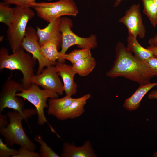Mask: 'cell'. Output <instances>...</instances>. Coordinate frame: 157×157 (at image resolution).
Listing matches in <instances>:
<instances>
[{
    "label": "cell",
    "mask_w": 157,
    "mask_h": 157,
    "mask_svg": "<svg viewBox=\"0 0 157 157\" xmlns=\"http://www.w3.org/2000/svg\"><path fill=\"white\" fill-rule=\"evenodd\" d=\"M73 26L72 20L66 17H61L60 29L61 33L62 42L60 51L62 56L66 53L71 47L76 45L80 49H95L98 44L96 36L94 34L88 37H80L74 33L71 29Z\"/></svg>",
    "instance_id": "cell-7"
},
{
    "label": "cell",
    "mask_w": 157,
    "mask_h": 157,
    "mask_svg": "<svg viewBox=\"0 0 157 157\" xmlns=\"http://www.w3.org/2000/svg\"><path fill=\"white\" fill-rule=\"evenodd\" d=\"M37 114L36 109H23L22 113L14 110L7 114L10 123L6 127L0 128V132L5 138L7 145H18L21 147L34 151L36 146L26 134L22 125V121Z\"/></svg>",
    "instance_id": "cell-3"
},
{
    "label": "cell",
    "mask_w": 157,
    "mask_h": 157,
    "mask_svg": "<svg viewBox=\"0 0 157 157\" xmlns=\"http://www.w3.org/2000/svg\"><path fill=\"white\" fill-rule=\"evenodd\" d=\"M21 46L11 54L4 47L0 50V69L19 70L23 77L22 84L23 89H27L31 85V79L34 74V68L36 60L26 53Z\"/></svg>",
    "instance_id": "cell-2"
},
{
    "label": "cell",
    "mask_w": 157,
    "mask_h": 157,
    "mask_svg": "<svg viewBox=\"0 0 157 157\" xmlns=\"http://www.w3.org/2000/svg\"><path fill=\"white\" fill-rule=\"evenodd\" d=\"M0 128L5 127L6 125H7L6 117L2 115H0Z\"/></svg>",
    "instance_id": "cell-31"
},
{
    "label": "cell",
    "mask_w": 157,
    "mask_h": 157,
    "mask_svg": "<svg viewBox=\"0 0 157 157\" xmlns=\"http://www.w3.org/2000/svg\"><path fill=\"white\" fill-rule=\"evenodd\" d=\"M40 154L33 151H31L26 148L20 147L18 153L14 157H39Z\"/></svg>",
    "instance_id": "cell-27"
},
{
    "label": "cell",
    "mask_w": 157,
    "mask_h": 157,
    "mask_svg": "<svg viewBox=\"0 0 157 157\" xmlns=\"http://www.w3.org/2000/svg\"><path fill=\"white\" fill-rule=\"evenodd\" d=\"M38 37L36 30L31 26L27 27L22 47L38 61V67L36 74L41 73L44 67L54 65L56 64L51 62L44 57L38 42Z\"/></svg>",
    "instance_id": "cell-9"
},
{
    "label": "cell",
    "mask_w": 157,
    "mask_h": 157,
    "mask_svg": "<svg viewBox=\"0 0 157 157\" xmlns=\"http://www.w3.org/2000/svg\"><path fill=\"white\" fill-rule=\"evenodd\" d=\"M41 52L49 61L56 64L58 62H63L61 60L62 55L58 51L57 45L51 42H48L40 46Z\"/></svg>",
    "instance_id": "cell-20"
},
{
    "label": "cell",
    "mask_w": 157,
    "mask_h": 157,
    "mask_svg": "<svg viewBox=\"0 0 157 157\" xmlns=\"http://www.w3.org/2000/svg\"><path fill=\"white\" fill-rule=\"evenodd\" d=\"M157 86V82L140 85L134 93L125 101L124 107L129 111L136 110L140 107L141 100L144 95L152 88Z\"/></svg>",
    "instance_id": "cell-16"
},
{
    "label": "cell",
    "mask_w": 157,
    "mask_h": 157,
    "mask_svg": "<svg viewBox=\"0 0 157 157\" xmlns=\"http://www.w3.org/2000/svg\"><path fill=\"white\" fill-rule=\"evenodd\" d=\"M34 140L40 145V154L41 157H59L60 156L48 146L40 136H37L34 138Z\"/></svg>",
    "instance_id": "cell-24"
},
{
    "label": "cell",
    "mask_w": 157,
    "mask_h": 157,
    "mask_svg": "<svg viewBox=\"0 0 157 157\" xmlns=\"http://www.w3.org/2000/svg\"><path fill=\"white\" fill-rule=\"evenodd\" d=\"M40 18L49 23L64 16L76 17L78 9L73 0H59L52 2L37 3L31 4Z\"/></svg>",
    "instance_id": "cell-4"
},
{
    "label": "cell",
    "mask_w": 157,
    "mask_h": 157,
    "mask_svg": "<svg viewBox=\"0 0 157 157\" xmlns=\"http://www.w3.org/2000/svg\"><path fill=\"white\" fill-rule=\"evenodd\" d=\"M156 153H157V154H157V152H156Z\"/></svg>",
    "instance_id": "cell-35"
},
{
    "label": "cell",
    "mask_w": 157,
    "mask_h": 157,
    "mask_svg": "<svg viewBox=\"0 0 157 157\" xmlns=\"http://www.w3.org/2000/svg\"><path fill=\"white\" fill-rule=\"evenodd\" d=\"M55 67L62 78L66 95L72 97L75 95L77 91L78 86L74 80L76 74L72 65L66 64L64 62H57Z\"/></svg>",
    "instance_id": "cell-13"
},
{
    "label": "cell",
    "mask_w": 157,
    "mask_h": 157,
    "mask_svg": "<svg viewBox=\"0 0 157 157\" xmlns=\"http://www.w3.org/2000/svg\"><path fill=\"white\" fill-rule=\"evenodd\" d=\"M61 17L49 22L44 28L36 27L38 42L40 46L47 42H51L57 45L58 49L61 47L62 37L60 29Z\"/></svg>",
    "instance_id": "cell-12"
},
{
    "label": "cell",
    "mask_w": 157,
    "mask_h": 157,
    "mask_svg": "<svg viewBox=\"0 0 157 157\" xmlns=\"http://www.w3.org/2000/svg\"><path fill=\"white\" fill-rule=\"evenodd\" d=\"M143 12L147 16L154 27L157 25V6L154 0H141Z\"/></svg>",
    "instance_id": "cell-21"
},
{
    "label": "cell",
    "mask_w": 157,
    "mask_h": 157,
    "mask_svg": "<svg viewBox=\"0 0 157 157\" xmlns=\"http://www.w3.org/2000/svg\"><path fill=\"white\" fill-rule=\"evenodd\" d=\"M91 56L92 55L90 49H75L69 53L62 55L61 60L63 62H64L65 60H68L73 64L80 60Z\"/></svg>",
    "instance_id": "cell-22"
},
{
    "label": "cell",
    "mask_w": 157,
    "mask_h": 157,
    "mask_svg": "<svg viewBox=\"0 0 157 157\" xmlns=\"http://www.w3.org/2000/svg\"><path fill=\"white\" fill-rule=\"evenodd\" d=\"M23 89L22 83L8 78L3 84L0 94V110L5 108L12 109L19 112H22L24 106L23 101L16 94V92Z\"/></svg>",
    "instance_id": "cell-8"
},
{
    "label": "cell",
    "mask_w": 157,
    "mask_h": 157,
    "mask_svg": "<svg viewBox=\"0 0 157 157\" xmlns=\"http://www.w3.org/2000/svg\"><path fill=\"white\" fill-rule=\"evenodd\" d=\"M148 43L150 46H157V34H156L153 37L149 39Z\"/></svg>",
    "instance_id": "cell-29"
},
{
    "label": "cell",
    "mask_w": 157,
    "mask_h": 157,
    "mask_svg": "<svg viewBox=\"0 0 157 157\" xmlns=\"http://www.w3.org/2000/svg\"><path fill=\"white\" fill-rule=\"evenodd\" d=\"M149 99H157V90L152 91L149 94L148 96Z\"/></svg>",
    "instance_id": "cell-30"
},
{
    "label": "cell",
    "mask_w": 157,
    "mask_h": 157,
    "mask_svg": "<svg viewBox=\"0 0 157 157\" xmlns=\"http://www.w3.org/2000/svg\"><path fill=\"white\" fill-rule=\"evenodd\" d=\"M150 69L155 76H157V56H153L144 61Z\"/></svg>",
    "instance_id": "cell-28"
},
{
    "label": "cell",
    "mask_w": 157,
    "mask_h": 157,
    "mask_svg": "<svg viewBox=\"0 0 157 157\" xmlns=\"http://www.w3.org/2000/svg\"><path fill=\"white\" fill-rule=\"evenodd\" d=\"M18 153V151L9 148L7 144H5L2 139H0V157H14Z\"/></svg>",
    "instance_id": "cell-25"
},
{
    "label": "cell",
    "mask_w": 157,
    "mask_h": 157,
    "mask_svg": "<svg viewBox=\"0 0 157 157\" xmlns=\"http://www.w3.org/2000/svg\"><path fill=\"white\" fill-rule=\"evenodd\" d=\"M147 48L154 55L157 56V46H150Z\"/></svg>",
    "instance_id": "cell-32"
},
{
    "label": "cell",
    "mask_w": 157,
    "mask_h": 157,
    "mask_svg": "<svg viewBox=\"0 0 157 157\" xmlns=\"http://www.w3.org/2000/svg\"><path fill=\"white\" fill-rule=\"evenodd\" d=\"M9 5L14 4L17 6L31 7V4L36 0H2ZM51 1V0H48Z\"/></svg>",
    "instance_id": "cell-26"
},
{
    "label": "cell",
    "mask_w": 157,
    "mask_h": 157,
    "mask_svg": "<svg viewBox=\"0 0 157 157\" xmlns=\"http://www.w3.org/2000/svg\"><path fill=\"white\" fill-rule=\"evenodd\" d=\"M31 83L44 89L53 90L59 95H63L64 92L63 84L54 65L47 67L40 74L34 75L31 78Z\"/></svg>",
    "instance_id": "cell-10"
},
{
    "label": "cell",
    "mask_w": 157,
    "mask_h": 157,
    "mask_svg": "<svg viewBox=\"0 0 157 157\" xmlns=\"http://www.w3.org/2000/svg\"><path fill=\"white\" fill-rule=\"evenodd\" d=\"M61 156L63 157H96L97 156L90 141L87 140L82 145L65 142L63 144Z\"/></svg>",
    "instance_id": "cell-14"
},
{
    "label": "cell",
    "mask_w": 157,
    "mask_h": 157,
    "mask_svg": "<svg viewBox=\"0 0 157 157\" xmlns=\"http://www.w3.org/2000/svg\"><path fill=\"white\" fill-rule=\"evenodd\" d=\"M20 91V93H16V96L26 99L35 106L38 115V124L43 125L47 122L52 131L56 133L47 120L44 115V109L48 107L47 104V99L58 98V94L53 90L42 89L38 86L33 84H32L28 88L22 89Z\"/></svg>",
    "instance_id": "cell-6"
},
{
    "label": "cell",
    "mask_w": 157,
    "mask_h": 157,
    "mask_svg": "<svg viewBox=\"0 0 157 157\" xmlns=\"http://www.w3.org/2000/svg\"><path fill=\"white\" fill-rule=\"evenodd\" d=\"M5 2L0 3V22L9 27L14 17L15 8H11Z\"/></svg>",
    "instance_id": "cell-23"
},
{
    "label": "cell",
    "mask_w": 157,
    "mask_h": 157,
    "mask_svg": "<svg viewBox=\"0 0 157 157\" xmlns=\"http://www.w3.org/2000/svg\"><path fill=\"white\" fill-rule=\"evenodd\" d=\"M119 22L126 26L129 35L136 38L138 36L141 39L145 37V28L140 12V4H133L126 11L124 15L119 19Z\"/></svg>",
    "instance_id": "cell-11"
},
{
    "label": "cell",
    "mask_w": 157,
    "mask_h": 157,
    "mask_svg": "<svg viewBox=\"0 0 157 157\" xmlns=\"http://www.w3.org/2000/svg\"><path fill=\"white\" fill-rule=\"evenodd\" d=\"M30 8L17 6L15 8L14 18L7 33L8 40L13 52L22 46L27 23L35 15Z\"/></svg>",
    "instance_id": "cell-5"
},
{
    "label": "cell",
    "mask_w": 157,
    "mask_h": 157,
    "mask_svg": "<svg viewBox=\"0 0 157 157\" xmlns=\"http://www.w3.org/2000/svg\"><path fill=\"white\" fill-rule=\"evenodd\" d=\"M154 1L157 6V0H154Z\"/></svg>",
    "instance_id": "cell-34"
},
{
    "label": "cell",
    "mask_w": 157,
    "mask_h": 157,
    "mask_svg": "<svg viewBox=\"0 0 157 157\" xmlns=\"http://www.w3.org/2000/svg\"><path fill=\"white\" fill-rule=\"evenodd\" d=\"M74 98L65 95L61 98H50L48 102V114L55 117L62 111L68 107Z\"/></svg>",
    "instance_id": "cell-18"
},
{
    "label": "cell",
    "mask_w": 157,
    "mask_h": 157,
    "mask_svg": "<svg viewBox=\"0 0 157 157\" xmlns=\"http://www.w3.org/2000/svg\"><path fill=\"white\" fill-rule=\"evenodd\" d=\"M117 0V1H116L114 3V6H118L122 0Z\"/></svg>",
    "instance_id": "cell-33"
},
{
    "label": "cell",
    "mask_w": 157,
    "mask_h": 157,
    "mask_svg": "<svg viewBox=\"0 0 157 157\" xmlns=\"http://www.w3.org/2000/svg\"><path fill=\"white\" fill-rule=\"evenodd\" d=\"M91 97L90 94H87L80 97L74 98L69 106L60 112L56 117L62 120L79 117L84 112V106Z\"/></svg>",
    "instance_id": "cell-15"
},
{
    "label": "cell",
    "mask_w": 157,
    "mask_h": 157,
    "mask_svg": "<svg viewBox=\"0 0 157 157\" xmlns=\"http://www.w3.org/2000/svg\"><path fill=\"white\" fill-rule=\"evenodd\" d=\"M126 48L139 59L144 61L154 55L147 48L142 47L138 42L137 38L129 35Z\"/></svg>",
    "instance_id": "cell-17"
},
{
    "label": "cell",
    "mask_w": 157,
    "mask_h": 157,
    "mask_svg": "<svg viewBox=\"0 0 157 157\" xmlns=\"http://www.w3.org/2000/svg\"></svg>",
    "instance_id": "cell-36"
},
{
    "label": "cell",
    "mask_w": 157,
    "mask_h": 157,
    "mask_svg": "<svg viewBox=\"0 0 157 157\" xmlns=\"http://www.w3.org/2000/svg\"><path fill=\"white\" fill-rule=\"evenodd\" d=\"M96 65L95 59L91 56L77 61L72 65L76 74L83 77L89 74L94 69Z\"/></svg>",
    "instance_id": "cell-19"
},
{
    "label": "cell",
    "mask_w": 157,
    "mask_h": 157,
    "mask_svg": "<svg viewBox=\"0 0 157 157\" xmlns=\"http://www.w3.org/2000/svg\"><path fill=\"white\" fill-rule=\"evenodd\" d=\"M115 51L113 65L106 73L108 76L123 77L143 85L150 83L155 76L146 63L137 58L122 42L117 43Z\"/></svg>",
    "instance_id": "cell-1"
}]
</instances>
